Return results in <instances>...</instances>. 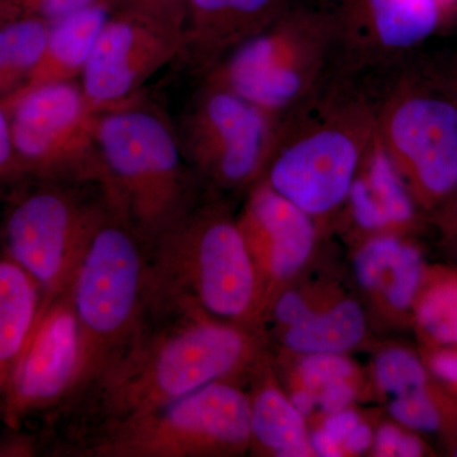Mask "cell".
I'll list each match as a JSON object with an SVG mask.
<instances>
[{"instance_id": "cell-1", "label": "cell", "mask_w": 457, "mask_h": 457, "mask_svg": "<svg viewBox=\"0 0 457 457\" xmlns=\"http://www.w3.org/2000/svg\"><path fill=\"white\" fill-rule=\"evenodd\" d=\"M170 323H146L130 347L88 389L102 422L123 420L168 404L206 385L228 380L253 360L255 345L243 324L180 309ZM86 390V392H87Z\"/></svg>"}, {"instance_id": "cell-2", "label": "cell", "mask_w": 457, "mask_h": 457, "mask_svg": "<svg viewBox=\"0 0 457 457\" xmlns=\"http://www.w3.org/2000/svg\"><path fill=\"white\" fill-rule=\"evenodd\" d=\"M359 84L343 71L278 125L264 182L314 219L347 200L376 137L378 95Z\"/></svg>"}, {"instance_id": "cell-3", "label": "cell", "mask_w": 457, "mask_h": 457, "mask_svg": "<svg viewBox=\"0 0 457 457\" xmlns=\"http://www.w3.org/2000/svg\"><path fill=\"white\" fill-rule=\"evenodd\" d=\"M150 242L149 315L194 309L243 326L257 315L263 293L237 220L221 210L186 212Z\"/></svg>"}, {"instance_id": "cell-4", "label": "cell", "mask_w": 457, "mask_h": 457, "mask_svg": "<svg viewBox=\"0 0 457 457\" xmlns=\"http://www.w3.org/2000/svg\"><path fill=\"white\" fill-rule=\"evenodd\" d=\"M348 69L330 18L299 3L216 62L207 82L237 93L279 125Z\"/></svg>"}, {"instance_id": "cell-5", "label": "cell", "mask_w": 457, "mask_h": 457, "mask_svg": "<svg viewBox=\"0 0 457 457\" xmlns=\"http://www.w3.org/2000/svg\"><path fill=\"white\" fill-rule=\"evenodd\" d=\"M71 294L82 339L78 395L130 347L149 317L146 252L111 207L93 234Z\"/></svg>"}, {"instance_id": "cell-6", "label": "cell", "mask_w": 457, "mask_h": 457, "mask_svg": "<svg viewBox=\"0 0 457 457\" xmlns=\"http://www.w3.org/2000/svg\"><path fill=\"white\" fill-rule=\"evenodd\" d=\"M96 145L107 204L143 239L152 240L186 212L185 155L158 114L120 107L99 113Z\"/></svg>"}, {"instance_id": "cell-7", "label": "cell", "mask_w": 457, "mask_h": 457, "mask_svg": "<svg viewBox=\"0 0 457 457\" xmlns=\"http://www.w3.org/2000/svg\"><path fill=\"white\" fill-rule=\"evenodd\" d=\"M251 442L248 395L236 385L221 380L146 413L102 423L79 455H228L242 453Z\"/></svg>"}, {"instance_id": "cell-8", "label": "cell", "mask_w": 457, "mask_h": 457, "mask_svg": "<svg viewBox=\"0 0 457 457\" xmlns=\"http://www.w3.org/2000/svg\"><path fill=\"white\" fill-rule=\"evenodd\" d=\"M27 177L92 180L106 177L96 145V110L74 82L51 84L0 102Z\"/></svg>"}, {"instance_id": "cell-9", "label": "cell", "mask_w": 457, "mask_h": 457, "mask_svg": "<svg viewBox=\"0 0 457 457\" xmlns=\"http://www.w3.org/2000/svg\"><path fill=\"white\" fill-rule=\"evenodd\" d=\"M104 213L51 185L22 192L9 204L2 253L37 282L42 305L71 290Z\"/></svg>"}, {"instance_id": "cell-10", "label": "cell", "mask_w": 457, "mask_h": 457, "mask_svg": "<svg viewBox=\"0 0 457 457\" xmlns=\"http://www.w3.org/2000/svg\"><path fill=\"white\" fill-rule=\"evenodd\" d=\"M278 122L224 87L206 83L188 107L179 137L185 159L221 187L254 182L266 170Z\"/></svg>"}, {"instance_id": "cell-11", "label": "cell", "mask_w": 457, "mask_h": 457, "mask_svg": "<svg viewBox=\"0 0 457 457\" xmlns=\"http://www.w3.org/2000/svg\"><path fill=\"white\" fill-rule=\"evenodd\" d=\"M80 368L82 339L69 290L41 305L22 357L0 398L2 422L8 429H21L29 418L68 402L77 395Z\"/></svg>"}, {"instance_id": "cell-12", "label": "cell", "mask_w": 457, "mask_h": 457, "mask_svg": "<svg viewBox=\"0 0 457 457\" xmlns=\"http://www.w3.org/2000/svg\"><path fill=\"white\" fill-rule=\"evenodd\" d=\"M376 134L394 163L435 196L457 186V107L398 86L378 95Z\"/></svg>"}, {"instance_id": "cell-13", "label": "cell", "mask_w": 457, "mask_h": 457, "mask_svg": "<svg viewBox=\"0 0 457 457\" xmlns=\"http://www.w3.org/2000/svg\"><path fill=\"white\" fill-rule=\"evenodd\" d=\"M185 51L182 36L131 14L113 12L82 74L84 96L96 110H114Z\"/></svg>"}, {"instance_id": "cell-14", "label": "cell", "mask_w": 457, "mask_h": 457, "mask_svg": "<svg viewBox=\"0 0 457 457\" xmlns=\"http://www.w3.org/2000/svg\"><path fill=\"white\" fill-rule=\"evenodd\" d=\"M315 7L336 27L353 71L389 64L417 46L438 25V0H317Z\"/></svg>"}, {"instance_id": "cell-15", "label": "cell", "mask_w": 457, "mask_h": 457, "mask_svg": "<svg viewBox=\"0 0 457 457\" xmlns=\"http://www.w3.org/2000/svg\"><path fill=\"white\" fill-rule=\"evenodd\" d=\"M260 278L284 281L311 257L317 237L315 219L281 196L266 182L253 189L239 220Z\"/></svg>"}, {"instance_id": "cell-16", "label": "cell", "mask_w": 457, "mask_h": 457, "mask_svg": "<svg viewBox=\"0 0 457 457\" xmlns=\"http://www.w3.org/2000/svg\"><path fill=\"white\" fill-rule=\"evenodd\" d=\"M300 0H187L185 51L212 69L266 29Z\"/></svg>"}, {"instance_id": "cell-17", "label": "cell", "mask_w": 457, "mask_h": 457, "mask_svg": "<svg viewBox=\"0 0 457 457\" xmlns=\"http://www.w3.org/2000/svg\"><path fill=\"white\" fill-rule=\"evenodd\" d=\"M112 13L106 2H97L51 23L44 53L25 84L0 102L82 77L99 32Z\"/></svg>"}, {"instance_id": "cell-18", "label": "cell", "mask_w": 457, "mask_h": 457, "mask_svg": "<svg viewBox=\"0 0 457 457\" xmlns=\"http://www.w3.org/2000/svg\"><path fill=\"white\" fill-rule=\"evenodd\" d=\"M41 305L37 282L17 262L0 254V398L22 357Z\"/></svg>"}, {"instance_id": "cell-19", "label": "cell", "mask_w": 457, "mask_h": 457, "mask_svg": "<svg viewBox=\"0 0 457 457\" xmlns=\"http://www.w3.org/2000/svg\"><path fill=\"white\" fill-rule=\"evenodd\" d=\"M251 407L252 441L278 456L311 455L312 447L305 420L290 399L270 385H263L253 396Z\"/></svg>"}, {"instance_id": "cell-20", "label": "cell", "mask_w": 457, "mask_h": 457, "mask_svg": "<svg viewBox=\"0 0 457 457\" xmlns=\"http://www.w3.org/2000/svg\"><path fill=\"white\" fill-rule=\"evenodd\" d=\"M365 333L362 308L353 300H343L326 312H315L299 326L287 328L285 343L302 354L343 353L353 348Z\"/></svg>"}, {"instance_id": "cell-21", "label": "cell", "mask_w": 457, "mask_h": 457, "mask_svg": "<svg viewBox=\"0 0 457 457\" xmlns=\"http://www.w3.org/2000/svg\"><path fill=\"white\" fill-rule=\"evenodd\" d=\"M50 25L32 17L0 23V99L25 84L44 53Z\"/></svg>"}, {"instance_id": "cell-22", "label": "cell", "mask_w": 457, "mask_h": 457, "mask_svg": "<svg viewBox=\"0 0 457 457\" xmlns=\"http://www.w3.org/2000/svg\"><path fill=\"white\" fill-rule=\"evenodd\" d=\"M359 171L376 201L383 207L390 225H402L411 220L414 212L411 195L403 179L402 171L394 163L378 134Z\"/></svg>"}, {"instance_id": "cell-23", "label": "cell", "mask_w": 457, "mask_h": 457, "mask_svg": "<svg viewBox=\"0 0 457 457\" xmlns=\"http://www.w3.org/2000/svg\"><path fill=\"white\" fill-rule=\"evenodd\" d=\"M417 314L420 326L436 342L457 343V281L429 290L420 300Z\"/></svg>"}, {"instance_id": "cell-24", "label": "cell", "mask_w": 457, "mask_h": 457, "mask_svg": "<svg viewBox=\"0 0 457 457\" xmlns=\"http://www.w3.org/2000/svg\"><path fill=\"white\" fill-rule=\"evenodd\" d=\"M375 378L380 389L390 395L425 389L427 374L422 363L411 352L387 350L375 361Z\"/></svg>"}, {"instance_id": "cell-25", "label": "cell", "mask_w": 457, "mask_h": 457, "mask_svg": "<svg viewBox=\"0 0 457 457\" xmlns=\"http://www.w3.org/2000/svg\"><path fill=\"white\" fill-rule=\"evenodd\" d=\"M403 245L404 243L389 236L369 240L354 258V273L359 284L370 291L384 288Z\"/></svg>"}, {"instance_id": "cell-26", "label": "cell", "mask_w": 457, "mask_h": 457, "mask_svg": "<svg viewBox=\"0 0 457 457\" xmlns=\"http://www.w3.org/2000/svg\"><path fill=\"white\" fill-rule=\"evenodd\" d=\"M113 12L131 14L182 36L185 40L187 0H104Z\"/></svg>"}, {"instance_id": "cell-27", "label": "cell", "mask_w": 457, "mask_h": 457, "mask_svg": "<svg viewBox=\"0 0 457 457\" xmlns=\"http://www.w3.org/2000/svg\"><path fill=\"white\" fill-rule=\"evenodd\" d=\"M422 278V260L413 246L404 245L385 284V299L395 311H404L414 302Z\"/></svg>"}, {"instance_id": "cell-28", "label": "cell", "mask_w": 457, "mask_h": 457, "mask_svg": "<svg viewBox=\"0 0 457 457\" xmlns=\"http://www.w3.org/2000/svg\"><path fill=\"white\" fill-rule=\"evenodd\" d=\"M297 374L302 386L317 392L324 385L351 378L354 366L342 353H312L299 363Z\"/></svg>"}, {"instance_id": "cell-29", "label": "cell", "mask_w": 457, "mask_h": 457, "mask_svg": "<svg viewBox=\"0 0 457 457\" xmlns=\"http://www.w3.org/2000/svg\"><path fill=\"white\" fill-rule=\"evenodd\" d=\"M389 411L394 420L416 431L432 432L440 427V413L425 389L394 396Z\"/></svg>"}, {"instance_id": "cell-30", "label": "cell", "mask_w": 457, "mask_h": 457, "mask_svg": "<svg viewBox=\"0 0 457 457\" xmlns=\"http://www.w3.org/2000/svg\"><path fill=\"white\" fill-rule=\"evenodd\" d=\"M97 2L104 0H0V9L5 21L32 17L54 23Z\"/></svg>"}, {"instance_id": "cell-31", "label": "cell", "mask_w": 457, "mask_h": 457, "mask_svg": "<svg viewBox=\"0 0 457 457\" xmlns=\"http://www.w3.org/2000/svg\"><path fill=\"white\" fill-rule=\"evenodd\" d=\"M350 204L352 216L360 228L365 230H380L390 227L389 219L383 207L376 201L371 189L360 171L352 183L347 200Z\"/></svg>"}, {"instance_id": "cell-32", "label": "cell", "mask_w": 457, "mask_h": 457, "mask_svg": "<svg viewBox=\"0 0 457 457\" xmlns=\"http://www.w3.org/2000/svg\"><path fill=\"white\" fill-rule=\"evenodd\" d=\"M23 179H27V174L14 152L7 113L0 106V188Z\"/></svg>"}, {"instance_id": "cell-33", "label": "cell", "mask_w": 457, "mask_h": 457, "mask_svg": "<svg viewBox=\"0 0 457 457\" xmlns=\"http://www.w3.org/2000/svg\"><path fill=\"white\" fill-rule=\"evenodd\" d=\"M314 312V309L309 305L305 297L295 291L281 295L275 306L276 319L286 328L299 326L308 320Z\"/></svg>"}, {"instance_id": "cell-34", "label": "cell", "mask_w": 457, "mask_h": 457, "mask_svg": "<svg viewBox=\"0 0 457 457\" xmlns=\"http://www.w3.org/2000/svg\"><path fill=\"white\" fill-rule=\"evenodd\" d=\"M315 393H317V407L323 413L333 414L347 409L356 395V389L348 378V380L324 385Z\"/></svg>"}, {"instance_id": "cell-35", "label": "cell", "mask_w": 457, "mask_h": 457, "mask_svg": "<svg viewBox=\"0 0 457 457\" xmlns=\"http://www.w3.org/2000/svg\"><path fill=\"white\" fill-rule=\"evenodd\" d=\"M360 423V418L354 411L343 409V411H337V413L328 414L327 420L321 429L337 444L341 445L343 449V442Z\"/></svg>"}, {"instance_id": "cell-36", "label": "cell", "mask_w": 457, "mask_h": 457, "mask_svg": "<svg viewBox=\"0 0 457 457\" xmlns=\"http://www.w3.org/2000/svg\"><path fill=\"white\" fill-rule=\"evenodd\" d=\"M404 433L395 426L385 425L374 437V450L378 456H398L400 442Z\"/></svg>"}, {"instance_id": "cell-37", "label": "cell", "mask_w": 457, "mask_h": 457, "mask_svg": "<svg viewBox=\"0 0 457 457\" xmlns=\"http://www.w3.org/2000/svg\"><path fill=\"white\" fill-rule=\"evenodd\" d=\"M33 453V442L25 436H8L0 440V456H32Z\"/></svg>"}, {"instance_id": "cell-38", "label": "cell", "mask_w": 457, "mask_h": 457, "mask_svg": "<svg viewBox=\"0 0 457 457\" xmlns=\"http://www.w3.org/2000/svg\"><path fill=\"white\" fill-rule=\"evenodd\" d=\"M309 441H311L312 453H317L318 456L338 457L345 455L341 445L332 440L321 428L312 433Z\"/></svg>"}, {"instance_id": "cell-39", "label": "cell", "mask_w": 457, "mask_h": 457, "mask_svg": "<svg viewBox=\"0 0 457 457\" xmlns=\"http://www.w3.org/2000/svg\"><path fill=\"white\" fill-rule=\"evenodd\" d=\"M372 444V432L368 425L360 423L343 442L345 453H361L369 449Z\"/></svg>"}, {"instance_id": "cell-40", "label": "cell", "mask_w": 457, "mask_h": 457, "mask_svg": "<svg viewBox=\"0 0 457 457\" xmlns=\"http://www.w3.org/2000/svg\"><path fill=\"white\" fill-rule=\"evenodd\" d=\"M432 369L438 378L457 385V353L437 354L432 361Z\"/></svg>"}, {"instance_id": "cell-41", "label": "cell", "mask_w": 457, "mask_h": 457, "mask_svg": "<svg viewBox=\"0 0 457 457\" xmlns=\"http://www.w3.org/2000/svg\"><path fill=\"white\" fill-rule=\"evenodd\" d=\"M290 400L303 417H308L317 407V393L308 387L302 386L297 389Z\"/></svg>"}, {"instance_id": "cell-42", "label": "cell", "mask_w": 457, "mask_h": 457, "mask_svg": "<svg viewBox=\"0 0 457 457\" xmlns=\"http://www.w3.org/2000/svg\"><path fill=\"white\" fill-rule=\"evenodd\" d=\"M422 453V445L414 436H403L402 442L398 450V456L402 457H416Z\"/></svg>"}, {"instance_id": "cell-43", "label": "cell", "mask_w": 457, "mask_h": 457, "mask_svg": "<svg viewBox=\"0 0 457 457\" xmlns=\"http://www.w3.org/2000/svg\"><path fill=\"white\" fill-rule=\"evenodd\" d=\"M453 0H438V3H440V5L442 8L446 7V5L451 4Z\"/></svg>"}, {"instance_id": "cell-44", "label": "cell", "mask_w": 457, "mask_h": 457, "mask_svg": "<svg viewBox=\"0 0 457 457\" xmlns=\"http://www.w3.org/2000/svg\"><path fill=\"white\" fill-rule=\"evenodd\" d=\"M5 22V18L3 16L2 9H0V23Z\"/></svg>"}]
</instances>
